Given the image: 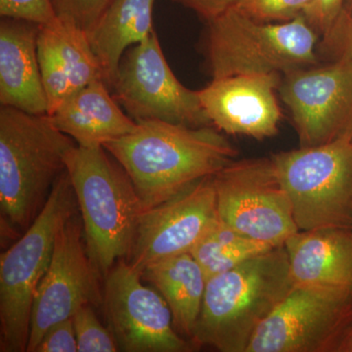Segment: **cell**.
<instances>
[{
  "instance_id": "cell-25",
  "label": "cell",
  "mask_w": 352,
  "mask_h": 352,
  "mask_svg": "<svg viewBox=\"0 0 352 352\" xmlns=\"http://www.w3.org/2000/svg\"><path fill=\"white\" fill-rule=\"evenodd\" d=\"M57 17L89 34L112 0H51Z\"/></svg>"
},
{
  "instance_id": "cell-22",
  "label": "cell",
  "mask_w": 352,
  "mask_h": 352,
  "mask_svg": "<svg viewBox=\"0 0 352 352\" xmlns=\"http://www.w3.org/2000/svg\"><path fill=\"white\" fill-rule=\"evenodd\" d=\"M273 248L275 247L239 232L219 217L190 254L196 259L208 280L233 270Z\"/></svg>"
},
{
  "instance_id": "cell-12",
  "label": "cell",
  "mask_w": 352,
  "mask_h": 352,
  "mask_svg": "<svg viewBox=\"0 0 352 352\" xmlns=\"http://www.w3.org/2000/svg\"><path fill=\"white\" fill-rule=\"evenodd\" d=\"M100 279L88 256L82 217L76 212L57 234L50 266L36 289L27 352H34L48 329L72 318L80 307L103 303Z\"/></svg>"
},
{
  "instance_id": "cell-14",
  "label": "cell",
  "mask_w": 352,
  "mask_h": 352,
  "mask_svg": "<svg viewBox=\"0 0 352 352\" xmlns=\"http://www.w3.org/2000/svg\"><path fill=\"white\" fill-rule=\"evenodd\" d=\"M217 219V195L210 176L144 210L126 259L142 273L150 264L190 252Z\"/></svg>"
},
{
  "instance_id": "cell-28",
  "label": "cell",
  "mask_w": 352,
  "mask_h": 352,
  "mask_svg": "<svg viewBox=\"0 0 352 352\" xmlns=\"http://www.w3.org/2000/svg\"><path fill=\"white\" fill-rule=\"evenodd\" d=\"M344 0H309L303 16L322 38L333 29L344 10Z\"/></svg>"
},
{
  "instance_id": "cell-17",
  "label": "cell",
  "mask_w": 352,
  "mask_h": 352,
  "mask_svg": "<svg viewBox=\"0 0 352 352\" xmlns=\"http://www.w3.org/2000/svg\"><path fill=\"white\" fill-rule=\"evenodd\" d=\"M39 25L2 18L0 23V104L48 115V101L38 55Z\"/></svg>"
},
{
  "instance_id": "cell-32",
  "label": "cell",
  "mask_w": 352,
  "mask_h": 352,
  "mask_svg": "<svg viewBox=\"0 0 352 352\" xmlns=\"http://www.w3.org/2000/svg\"><path fill=\"white\" fill-rule=\"evenodd\" d=\"M344 10L346 12H352V0H346V6L344 7Z\"/></svg>"
},
{
  "instance_id": "cell-21",
  "label": "cell",
  "mask_w": 352,
  "mask_h": 352,
  "mask_svg": "<svg viewBox=\"0 0 352 352\" xmlns=\"http://www.w3.org/2000/svg\"><path fill=\"white\" fill-rule=\"evenodd\" d=\"M142 279L163 296L180 335L191 340L200 316L207 277L190 252L150 264Z\"/></svg>"
},
{
  "instance_id": "cell-3",
  "label": "cell",
  "mask_w": 352,
  "mask_h": 352,
  "mask_svg": "<svg viewBox=\"0 0 352 352\" xmlns=\"http://www.w3.org/2000/svg\"><path fill=\"white\" fill-rule=\"evenodd\" d=\"M294 287L284 245L210 278L192 344L245 352L259 326Z\"/></svg>"
},
{
  "instance_id": "cell-16",
  "label": "cell",
  "mask_w": 352,
  "mask_h": 352,
  "mask_svg": "<svg viewBox=\"0 0 352 352\" xmlns=\"http://www.w3.org/2000/svg\"><path fill=\"white\" fill-rule=\"evenodd\" d=\"M38 55L48 101V115L72 94L96 80H104L103 69L87 32L56 22L39 25Z\"/></svg>"
},
{
  "instance_id": "cell-6",
  "label": "cell",
  "mask_w": 352,
  "mask_h": 352,
  "mask_svg": "<svg viewBox=\"0 0 352 352\" xmlns=\"http://www.w3.org/2000/svg\"><path fill=\"white\" fill-rule=\"evenodd\" d=\"M78 212L67 170L31 226L0 258V351L25 352L34 295L52 258L57 234Z\"/></svg>"
},
{
  "instance_id": "cell-13",
  "label": "cell",
  "mask_w": 352,
  "mask_h": 352,
  "mask_svg": "<svg viewBox=\"0 0 352 352\" xmlns=\"http://www.w3.org/2000/svg\"><path fill=\"white\" fill-rule=\"evenodd\" d=\"M279 91L300 147L326 144L352 133V62L346 58L286 74Z\"/></svg>"
},
{
  "instance_id": "cell-26",
  "label": "cell",
  "mask_w": 352,
  "mask_h": 352,
  "mask_svg": "<svg viewBox=\"0 0 352 352\" xmlns=\"http://www.w3.org/2000/svg\"><path fill=\"white\" fill-rule=\"evenodd\" d=\"M0 15L38 25L53 24L58 20L51 0H0Z\"/></svg>"
},
{
  "instance_id": "cell-11",
  "label": "cell",
  "mask_w": 352,
  "mask_h": 352,
  "mask_svg": "<svg viewBox=\"0 0 352 352\" xmlns=\"http://www.w3.org/2000/svg\"><path fill=\"white\" fill-rule=\"evenodd\" d=\"M103 307L108 328L124 352H187L193 344L177 332L173 314L156 289L126 258L105 277Z\"/></svg>"
},
{
  "instance_id": "cell-4",
  "label": "cell",
  "mask_w": 352,
  "mask_h": 352,
  "mask_svg": "<svg viewBox=\"0 0 352 352\" xmlns=\"http://www.w3.org/2000/svg\"><path fill=\"white\" fill-rule=\"evenodd\" d=\"M66 170L80 212L88 256L105 279L131 251L144 212L142 201L126 170L103 146L76 145Z\"/></svg>"
},
{
  "instance_id": "cell-8",
  "label": "cell",
  "mask_w": 352,
  "mask_h": 352,
  "mask_svg": "<svg viewBox=\"0 0 352 352\" xmlns=\"http://www.w3.org/2000/svg\"><path fill=\"white\" fill-rule=\"evenodd\" d=\"M212 180L219 219L229 226L272 247L298 232L272 157L234 160Z\"/></svg>"
},
{
  "instance_id": "cell-27",
  "label": "cell",
  "mask_w": 352,
  "mask_h": 352,
  "mask_svg": "<svg viewBox=\"0 0 352 352\" xmlns=\"http://www.w3.org/2000/svg\"><path fill=\"white\" fill-rule=\"evenodd\" d=\"M320 53L331 57L332 61L346 58L352 62V12L342 10L333 29L319 43Z\"/></svg>"
},
{
  "instance_id": "cell-18",
  "label": "cell",
  "mask_w": 352,
  "mask_h": 352,
  "mask_svg": "<svg viewBox=\"0 0 352 352\" xmlns=\"http://www.w3.org/2000/svg\"><path fill=\"white\" fill-rule=\"evenodd\" d=\"M284 245L295 286L352 289V228L298 230Z\"/></svg>"
},
{
  "instance_id": "cell-31",
  "label": "cell",
  "mask_w": 352,
  "mask_h": 352,
  "mask_svg": "<svg viewBox=\"0 0 352 352\" xmlns=\"http://www.w3.org/2000/svg\"><path fill=\"white\" fill-rule=\"evenodd\" d=\"M338 352H352V324L340 342Z\"/></svg>"
},
{
  "instance_id": "cell-20",
  "label": "cell",
  "mask_w": 352,
  "mask_h": 352,
  "mask_svg": "<svg viewBox=\"0 0 352 352\" xmlns=\"http://www.w3.org/2000/svg\"><path fill=\"white\" fill-rule=\"evenodd\" d=\"M155 1L112 0L88 34L92 50L103 69L104 82L110 90L126 51L154 31Z\"/></svg>"
},
{
  "instance_id": "cell-10",
  "label": "cell",
  "mask_w": 352,
  "mask_h": 352,
  "mask_svg": "<svg viewBox=\"0 0 352 352\" xmlns=\"http://www.w3.org/2000/svg\"><path fill=\"white\" fill-rule=\"evenodd\" d=\"M352 324V289L295 286L245 352H338Z\"/></svg>"
},
{
  "instance_id": "cell-29",
  "label": "cell",
  "mask_w": 352,
  "mask_h": 352,
  "mask_svg": "<svg viewBox=\"0 0 352 352\" xmlns=\"http://www.w3.org/2000/svg\"><path fill=\"white\" fill-rule=\"evenodd\" d=\"M75 328L73 318L55 324L44 333L34 352H76Z\"/></svg>"
},
{
  "instance_id": "cell-30",
  "label": "cell",
  "mask_w": 352,
  "mask_h": 352,
  "mask_svg": "<svg viewBox=\"0 0 352 352\" xmlns=\"http://www.w3.org/2000/svg\"><path fill=\"white\" fill-rule=\"evenodd\" d=\"M190 10L194 11L201 20L214 19L236 6L238 0H173Z\"/></svg>"
},
{
  "instance_id": "cell-9",
  "label": "cell",
  "mask_w": 352,
  "mask_h": 352,
  "mask_svg": "<svg viewBox=\"0 0 352 352\" xmlns=\"http://www.w3.org/2000/svg\"><path fill=\"white\" fill-rule=\"evenodd\" d=\"M111 92L135 122L159 120L191 127L212 126L198 90L178 80L162 50L156 31L124 53Z\"/></svg>"
},
{
  "instance_id": "cell-24",
  "label": "cell",
  "mask_w": 352,
  "mask_h": 352,
  "mask_svg": "<svg viewBox=\"0 0 352 352\" xmlns=\"http://www.w3.org/2000/svg\"><path fill=\"white\" fill-rule=\"evenodd\" d=\"M309 0H238L234 7L261 22L284 23L303 15Z\"/></svg>"
},
{
  "instance_id": "cell-7",
  "label": "cell",
  "mask_w": 352,
  "mask_h": 352,
  "mask_svg": "<svg viewBox=\"0 0 352 352\" xmlns=\"http://www.w3.org/2000/svg\"><path fill=\"white\" fill-rule=\"evenodd\" d=\"M272 159L298 230L352 228V133Z\"/></svg>"
},
{
  "instance_id": "cell-19",
  "label": "cell",
  "mask_w": 352,
  "mask_h": 352,
  "mask_svg": "<svg viewBox=\"0 0 352 352\" xmlns=\"http://www.w3.org/2000/svg\"><path fill=\"white\" fill-rule=\"evenodd\" d=\"M51 120L82 147H98L129 135L138 122L118 103L104 80L89 83L62 102Z\"/></svg>"
},
{
  "instance_id": "cell-15",
  "label": "cell",
  "mask_w": 352,
  "mask_h": 352,
  "mask_svg": "<svg viewBox=\"0 0 352 352\" xmlns=\"http://www.w3.org/2000/svg\"><path fill=\"white\" fill-rule=\"evenodd\" d=\"M282 78L273 73L212 80L198 90L201 108L220 131L258 140L273 138L282 119L276 98Z\"/></svg>"
},
{
  "instance_id": "cell-2",
  "label": "cell",
  "mask_w": 352,
  "mask_h": 352,
  "mask_svg": "<svg viewBox=\"0 0 352 352\" xmlns=\"http://www.w3.org/2000/svg\"><path fill=\"white\" fill-rule=\"evenodd\" d=\"M74 139L50 115L0 109V210L8 232L25 231L38 217L66 170Z\"/></svg>"
},
{
  "instance_id": "cell-1",
  "label": "cell",
  "mask_w": 352,
  "mask_h": 352,
  "mask_svg": "<svg viewBox=\"0 0 352 352\" xmlns=\"http://www.w3.org/2000/svg\"><path fill=\"white\" fill-rule=\"evenodd\" d=\"M138 124L135 131L104 148L129 175L144 210L217 175L239 154L214 126L191 127L159 120Z\"/></svg>"
},
{
  "instance_id": "cell-23",
  "label": "cell",
  "mask_w": 352,
  "mask_h": 352,
  "mask_svg": "<svg viewBox=\"0 0 352 352\" xmlns=\"http://www.w3.org/2000/svg\"><path fill=\"white\" fill-rule=\"evenodd\" d=\"M78 349L80 352L120 351L110 329L104 327L91 305H85L73 317Z\"/></svg>"
},
{
  "instance_id": "cell-5",
  "label": "cell",
  "mask_w": 352,
  "mask_h": 352,
  "mask_svg": "<svg viewBox=\"0 0 352 352\" xmlns=\"http://www.w3.org/2000/svg\"><path fill=\"white\" fill-rule=\"evenodd\" d=\"M206 23L200 50L212 80L256 74L284 76L319 64V34L303 15L284 23L261 22L233 6Z\"/></svg>"
}]
</instances>
